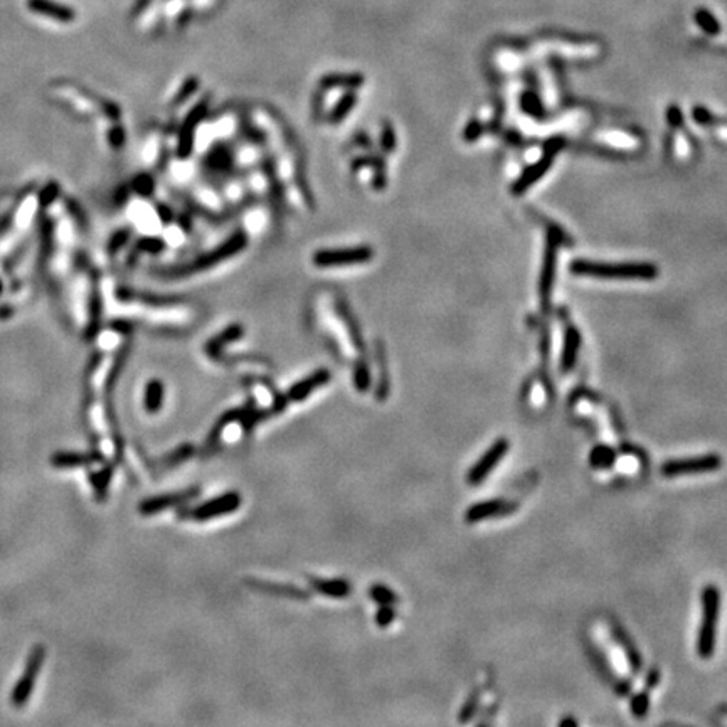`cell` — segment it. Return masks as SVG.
<instances>
[{
    "instance_id": "6da1fadb",
    "label": "cell",
    "mask_w": 727,
    "mask_h": 727,
    "mask_svg": "<svg viewBox=\"0 0 727 727\" xmlns=\"http://www.w3.org/2000/svg\"><path fill=\"white\" fill-rule=\"evenodd\" d=\"M721 613V593L717 586H706L702 591V625L699 628L697 653L702 659H710L715 652L717 623Z\"/></svg>"
},
{
    "instance_id": "7a4b0ae2",
    "label": "cell",
    "mask_w": 727,
    "mask_h": 727,
    "mask_svg": "<svg viewBox=\"0 0 727 727\" xmlns=\"http://www.w3.org/2000/svg\"><path fill=\"white\" fill-rule=\"evenodd\" d=\"M241 507V495L238 492H228L224 495L212 499L205 504L199 505L196 508H190V510H182L178 512L181 519H192V520H209L216 519V517L232 514L234 510H238Z\"/></svg>"
},
{
    "instance_id": "3957f363",
    "label": "cell",
    "mask_w": 727,
    "mask_h": 727,
    "mask_svg": "<svg viewBox=\"0 0 727 727\" xmlns=\"http://www.w3.org/2000/svg\"><path fill=\"white\" fill-rule=\"evenodd\" d=\"M722 458L719 454H706V457L690 458V460H672L662 465L663 477H682V475H697V473H709L721 468Z\"/></svg>"
},
{
    "instance_id": "277c9868",
    "label": "cell",
    "mask_w": 727,
    "mask_h": 727,
    "mask_svg": "<svg viewBox=\"0 0 727 727\" xmlns=\"http://www.w3.org/2000/svg\"><path fill=\"white\" fill-rule=\"evenodd\" d=\"M508 452V441L505 438L497 439L487 453L477 461V465L470 470L468 473V484L478 485L480 481H484L485 478L490 475L493 468L500 463L501 458L505 457V453Z\"/></svg>"
},
{
    "instance_id": "5b68a950",
    "label": "cell",
    "mask_w": 727,
    "mask_h": 727,
    "mask_svg": "<svg viewBox=\"0 0 727 727\" xmlns=\"http://www.w3.org/2000/svg\"><path fill=\"white\" fill-rule=\"evenodd\" d=\"M199 492H201L199 488H190V490H184V492H178V493H167V495H158V497H154V499H147L138 505V510L142 515H155L160 510H163V508L176 507V505H181V504H184V501L194 499V497L199 495Z\"/></svg>"
},
{
    "instance_id": "8992f818",
    "label": "cell",
    "mask_w": 727,
    "mask_h": 727,
    "mask_svg": "<svg viewBox=\"0 0 727 727\" xmlns=\"http://www.w3.org/2000/svg\"><path fill=\"white\" fill-rule=\"evenodd\" d=\"M372 256L369 248H356V250H335V251H320L315 256V263L320 266H332V264H347V263H362Z\"/></svg>"
},
{
    "instance_id": "52a82bcc",
    "label": "cell",
    "mask_w": 727,
    "mask_h": 727,
    "mask_svg": "<svg viewBox=\"0 0 727 727\" xmlns=\"http://www.w3.org/2000/svg\"><path fill=\"white\" fill-rule=\"evenodd\" d=\"M27 7L34 14L44 15V17L54 19L59 22H73L76 19L75 9L69 6H63L54 0H27Z\"/></svg>"
},
{
    "instance_id": "ba28073f",
    "label": "cell",
    "mask_w": 727,
    "mask_h": 727,
    "mask_svg": "<svg viewBox=\"0 0 727 727\" xmlns=\"http://www.w3.org/2000/svg\"><path fill=\"white\" fill-rule=\"evenodd\" d=\"M517 508L514 504H505L500 500L481 501V504L473 505L466 512V522H480V520L490 519V517H500L505 514H512Z\"/></svg>"
},
{
    "instance_id": "9c48e42d",
    "label": "cell",
    "mask_w": 727,
    "mask_h": 727,
    "mask_svg": "<svg viewBox=\"0 0 727 727\" xmlns=\"http://www.w3.org/2000/svg\"><path fill=\"white\" fill-rule=\"evenodd\" d=\"M98 461H103V457L95 452H59L50 457V465L56 466V468H75V466L98 463Z\"/></svg>"
},
{
    "instance_id": "30bf717a",
    "label": "cell",
    "mask_w": 727,
    "mask_h": 727,
    "mask_svg": "<svg viewBox=\"0 0 727 727\" xmlns=\"http://www.w3.org/2000/svg\"><path fill=\"white\" fill-rule=\"evenodd\" d=\"M329 379H330V372L325 371V369L324 371L315 372L313 376L306 377V379H303L298 384H295V386L288 391V394H286V399H288V401H302V399H305L306 396L312 394L315 387L324 386V384L329 383Z\"/></svg>"
},
{
    "instance_id": "8fae6325",
    "label": "cell",
    "mask_w": 727,
    "mask_h": 727,
    "mask_svg": "<svg viewBox=\"0 0 727 727\" xmlns=\"http://www.w3.org/2000/svg\"><path fill=\"white\" fill-rule=\"evenodd\" d=\"M246 585L252 589H259L263 593L275 594V596H283V598H291V600H306L309 593L300 588H295L290 585H275V582H263L256 581V579H246Z\"/></svg>"
},
{
    "instance_id": "7c38bea8",
    "label": "cell",
    "mask_w": 727,
    "mask_h": 727,
    "mask_svg": "<svg viewBox=\"0 0 727 727\" xmlns=\"http://www.w3.org/2000/svg\"><path fill=\"white\" fill-rule=\"evenodd\" d=\"M310 585L313 586V589L317 593L325 594L330 598H345L351 594L352 585L345 579H318V578H310Z\"/></svg>"
},
{
    "instance_id": "4fadbf2b",
    "label": "cell",
    "mask_w": 727,
    "mask_h": 727,
    "mask_svg": "<svg viewBox=\"0 0 727 727\" xmlns=\"http://www.w3.org/2000/svg\"><path fill=\"white\" fill-rule=\"evenodd\" d=\"M36 677H37V672L27 670V668H24V674H22V677L17 680L12 694H10V703H12L14 707L26 706L27 701H29L30 695H33V692H34Z\"/></svg>"
},
{
    "instance_id": "5bb4252c",
    "label": "cell",
    "mask_w": 727,
    "mask_h": 727,
    "mask_svg": "<svg viewBox=\"0 0 727 727\" xmlns=\"http://www.w3.org/2000/svg\"><path fill=\"white\" fill-rule=\"evenodd\" d=\"M574 268H578L576 271H581V273H591V275H606V276H647L648 273L647 271H643L645 268H618V266H596V264H576Z\"/></svg>"
},
{
    "instance_id": "9a60e30c",
    "label": "cell",
    "mask_w": 727,
    "mask_h": 727,
    "mask_svg": "<svg viewBox=\"0 0 727 727\" xmlns=\"http://www.w3.org/2000/svg\"><path fill=\"white\" fill-rule=\"evenodd\" d=\"M163 403V384L160 380L154 379L147 384L145 387V398H143V404H145V409L149 413H157L160 411Z\"/></svg>"
},
{
    "instance_id": "2e32d148",
    "label": "cell",
    "mask_w": 727,
    "mask_h": 727,
    "mask_svg": "<svg viewBox=\"0 0 727 727\" xmlns=\"http://www.w3.org/2000/svg\"><path fill=\"white\" fill-rule=\"evenodd\" d=\"M111 475H113V466H107V468L100 470V472L89 473V481H91L93 490H95L96 495L100 497V500L107 495Z\"/></svg>"
},
{
    "instance_id": "e0dca14e",
    "label": "cell",
    "mask_w": 727,
    "mask_h": 727,
    "mask_svg": "<svg viewBox=\"0 0 727 727\" xmlns=\"http://www.w3.org/2000/svg\"><path fill=\"white\" fill-rule=\"evenodd\" d=\"M369 596L372 598V601H376L380 606H394L399 601V598L396 596V593L392 589H389L384 585H374L369 589Z\"/></svg>"
},
{
    "instance_id": "ac0fdd59",
    "label": "cell",
    "mask_w": 727,
    "mask_h": 727,
    "mask_svg": "<svg viewBox=\"0 0 727 727\" xmlns=\"http://www.w3.org/2000/svg\"><path fill=\"white\" fill-rule=\"evenodd\" d=\"M611 463H613V452L609 448L600 446V448H596L593 453H591V465L609 466Z\"/></svg>"
},
{
    "instance_id": "d6986e66",
    "label": "cell",
    "mask_w": 727,
    "mask_h": 727,
    "mask_svg": "<svg viewBox=\"0 0 727 727\" xmlns=\"http://www.w3.org/2000/svg\"><path fill=\"white\" fill-rule=\"evenodd\" d=\"M330 84H339V86H359L362 83V77L356 75H333L326 77Z\"/></svg>"
},
{
    "instance_id": "ffe728a7",
    "label": "cell",
    "mask_w": 727,
    "mask_h": 727,
    "mask_svg": "<svg viewBox=\"0 0 727 727\" xmlns=\"http://www.w3.org/2000/svg\"><path fill=\"white\" fill-rule=\"evenodd\" d=\"M396 618V611L392 606H380L379 611L376 613V623L379 625V627H387V625H391L392 621H394Z\"/></svg>"
},
{
    "instance_id": "44dd1931",
    "label": "cell",
    "mask_w": 727,
    "mask_h": 727,
    "mask_svg": "<svg viewBox=\"0 0 727 727\" xmlns=\"http://www.w3.org/2000/svg\"><path fill=\"white\" fill-rule=\"evenodd\" d=\"M647 707H648V695H645V694L638 695V697L635 699V702L632 703V709L635 710L636 715H643L645 710H647Z\"/></svg>"
}]
</instances>
